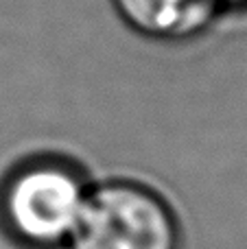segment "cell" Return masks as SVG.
Wrapping results in <instances>:
<instances>
[{
  "label": "cell",
  "instance_id": "6da1fadb",
  "mask_svg": "<svg viewBox=\"0 0 247 249\" xmlns=\"http://www.w3.org/2000/svg\"><path fill=\"white\" fill-rule=\"evenodd\" d=\"M72 249H177V223L166 201L136 181H107L88 190Z\"/></svg>",
  "mask_w": 247,
  "mask_h": 249
},
{
  "label": "cell",
  "instance_id": "7a4b0ae2",
  "mask_svg": "<svg viewBox=\"0 0 247 249\" xmlns=\"http://www.w3.org/2000/svg\"><path fill=\"white\" fill-rule=\"evenodd\" d=\"M88 190L70 168L39 162L18 171L7 184L2 210L9 228L33 245L68 241Z\"/></svg>",
  "mask_w": 247,
  "mask_h": 249
},
{
  "label": "cell",
  "instance_id": "3957f363",
  "mask_svg": "<svg viewBox=\"0 0 247 249\" xmlns=\"http://www.w3.org/2000/svg\"><path fill=\"white\" fill-rule=\"evenodd\" d=\"M219 0H114L134 31L156 39H182L199 33Z\"/></svg>",
  "mask_w": 247,
  "mask_h": 249
}]
</instances>
